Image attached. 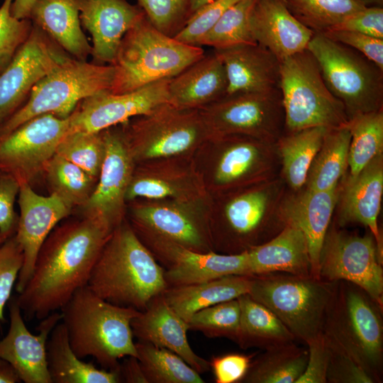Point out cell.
I'll return each mask as SVG.
<instances>
[{"label":"cell","instance_id":"cell-1","mask_svg":"<svg viewBox=\"0 0 383 383\" xmlns=\"http://www.w3.org/2000/svg\"><path fill=\"white\" fill-rule=\"evenodd\" d=\"M111 233L90 218L78 216L57 224L40 247L32 274L16 296L24 318L43 319L86 286Z\"/></svg>","mask_w":383,"mask_h":383},{"label":"cell","instance_id":"cell-2","mask_svg":"<svg viewBox=\"0 0 383 383\" xmlns=\"http://www.w3.org/2000/svg\"><path fill=\"white\" fill-rule=\"evenodd\" d=\"M87 285L111 304L140 311L168 287L163 267L133 228L123 222L106 241Z\"/></svg>","mask_w":383,"mask_h":383},{"label":"cell","instance_id":"cell-3","mask_svg":"<svg viewBox=\"0 0 383 383\" xmlns=\"http://www.w3.org/2000/svg\"><path fill=\"white\" fill-rule=\"evenodd\" d=\"M60 310L71 348L78 357L91 356L104 369L114 370L121 358L138 357L131 321L140 311L111 304L87 285Z\"/></svg>","mask_w":383,"mask_h":383},{"label":"cell","instance_id":"cell-4","mask_svg":"<svg viewBox=\"0 0 383 383\" xmlns=\"http://www.w3.org/2000/svg\"><path fill=\"white\" fill-rule=\"evenodd\" d=\"M204 55L201 47L162 33L144 15L121 42L113 64L116 72L111 92L126 93L172 78Z\"/></svg>","mask_w":383,"mask_h":383},{"label":"cell","instance_id":"cell-5","mask_svg":"<svg viewBox=\"0 0 383 383\" xmlns=\"http://www.w3.org/2000/svg\"><path fill=\"white\" fill-rule=\"evenodd\" d=\"M322 333L375 381L382 379V306L353 283L336 281Z\"/></svg>","mask_w":383,"mask_h":383},{"label":"cell","instance_id":"cell-6","mask_svg":"<svg viewBox=\"0 0 383 383\" xmlns=\"http://www.w3.org/2000/svg\"><path fill=\"white\" fill-rule=\"evenodd\" d=\"M335 283L312 275L269 273L252 276L248 294L306 344L322 333Z\"/></svg>","mask_w":383,"mask_h":383},{"label":"cell","instance_id":"cell-7","mask_svg":"<svg viewBox=\"0 0 383 383\" xmlns=\"http://www.w3.org/2000/svg\"><path fill=\"white\" fill-rule=\"evenodd\" d=\"M116 69L69 57L44 77L33 89L26 102L0 126V138L26 121L51 113L68 118L87 97L110 91Z\"/></svg>","mask_w":383,"mask_h":383},{"label":"cell","instance_id":"cell-8","mask_svg":"<svg viewBox=\"0 0 383 383\" xmlns=\"http://www.w3.org/2000/svg\"><path fill=\"white\" fill-rule=\"evenodd\" d=\"M279 89L284 112V132L347 126L349 118L343 104L328 88L307 49L280 61Z\"/></svg>","mask_w":383,"mask_h":383},{"label":"cell","instance_id":"cell-9","mask_svg":"<svg viewBox=\"0 0 383 383\" xmlns=\"http://www.w3.org/2000/svg\"><path fill=\"white\" fill-rule=\"evenodd\" d=\"M331 92L343 104L349 119L383 109L382 72L362 54L315 33L307 48Z\"/></svg>","mask_w":383,"mask_h":383},{"label":"cell","instance_id":"cell-10","mask_svg":"<svg viewBox=\"0 0 383 383\" xmlns=\"http://www.w3.org/2000/svg\"><path fill=\"white\" fill-rule=\"evenodd\" d=\"M287 189L279 175L230 196L223 209V254L248 251L284 228L282 202Z\"/></svg>","mask_w":383,"mask_h":383},{"label":"cell","instance_id":"cell-11","mask_svg":"<svg viewBox=\"0 0 383 383\" xmlns=\"http://www.w3.org/2000/svg\"><path fill=\"white\" fill-rule=\"evenodd\" d=\"M382 261L383 252L370 231L362 235L332 222L321 247L318 275L353 283L383 306Z\"/></svg>","mask_w":383,"mask_h":383},{"label":"cell","instance_id":"cell-12","mask_svg":"<svg viewBox=\"0 0 383 383\" xmlns=\"http://www.w3.org/2000/svg\"><path fill=\"white\" fill-rule=\"evenodd\" d=\"M200 111L216 136L244 135L276 143L284 131V112L279 89L267 92L225 95Z\"/></svg>","mask_w":383,"mask_h":383},{"label":"cell","instance_id":"cell-13","mask_svg":"<svg viewBox=\"0 0 383 383\" xmlns=\"http://www.w3.org/2000/svg\"><path fill=\"white\" fill-rule=\"evenodd\" d=\"M186 110L167 103L138 121L122 123L133 159L176 155L210 133L200 111Z\"/></svg>","mask_w":383,"mask_h":383},{"label":"cell","instance_id":"cell-14","mask_svg":"<svg viewBox=\"0 0 383 383\" xmlns=\"http://www.w3.org/2000/svg\"><path fill=\"white\" fill-rule=\"evenodd\" d=\"M69 131V117L45 113L26 121L0 138V170L15 177L20 184H31L43 174Z\"/></svg>","mask_w":383,"mask_h":383},{"label":"cell","instance_id":"cell-15","mask_svg":"<svg viewBox=\"0 0 383 383\" xmlns=\"http://www.w3.org/2000/svg\"><path fill=\"white\" fill-rule=\"evenodd\" d=\"M69 57L33 24L28 39L0 74V126L26 102L35 85Z\"/></svg>","mask_w":383,"mask_h":383},{"label":"cell","instance_id":"cell-16","mask_svg":"<svg viewBox=\"0 0 383 383\" xmlns=\"http://www.w3.org/2000/svg\"><path fill=\"white\" fill-rule=\"evenodd\" d=\"M106 151L95 189L78 208V216L95 219L110 232L122 223L126 192L133 176V155L123 130L102 131Z\"/></svg>","mask_w":383,"mask_h":383},{"label":"cell","instance_id":"cell-17","mask_svg":"<svg viewBox=\"0 0 383 383\" xmlns=\"http://www.w3.org/2000/svg\"><path fill=\"white\" fill-rule=\"evenodd\" d=\"M170 79L159 80L126 93L104 91L85 98L69 116L70 131L99 133L131 118L150 113L169 103Z\"/></svg>","mask_w":383,"mask_h":383},{"label":"cell","instance_id":"cell-18","mask_svg":"<svg viewBox=\"0 0 383 383\" xmlns=\"http://www.w3.org/2000/svg\"><path fill=\"white\" fill-rule=\"evenodd\" d=\"M148 233V232H146ZM152 247L163 263L169 287L188 285L228 275L250 276L248 251L238 254L201 252L154 235Z\"/></svg>","mask_w":383,"mask_h":383},{"label":"cell","instance_id":"cell-19","mask_svg":"<svg viewBox=\"0 0 383 383\" xmlns=\"http://www.w3.org/2000/svg\"><path fill=\"white\" fill-rule=\"evenodd\" d=\"M18 204L20 214L15 237L24 257L16 283V290L20 293L32 274L38 253L45 240L73 209L55 194H38L31 184L26 182L20 184Z\"/></svg>","mask_w":383,"mask_h":383},{"label":"cell","instance_id":"cell-20","mask_svg":"<svg viewBox=\"0 0 383 383\" xmlns=\"http://www.w3.org/2000/svg\"><path fill=\"white\" fill-rule=\"evenodd\" d=\"M10 326L0 340V358L8 362L25 383H52L48 368L46 345L54 327L62 319L52 312L41 320L38 335L27 328L16 296L9 302Z\"/></svg>","mask_w":383,"mask_h":383},{"label":"cell","instance_id":"cell-21","mask_svg":"<svg viewBox=\"0 0 383 383\" xmlns=\"http://www.w3.org/2000/svg\"><path fill=\"white\" fill-rule=\"evenodd\" d=\"M382 194L383 153L374 157L357 175L350 176L347 172L340 179L333 221L341 228L357 223L367 227L382 252V237L377 221Z\"/></svg>","mask_w":383,"mask_h":383},{"label":"cell","instance_id":"cell-22","mask_svg":"<svg viewBox=\"0 0 383 383\" xmlns=\"http://www.w3.org/2000/svg\"><path fill=\"white\" fill-rule=\"evenodd\" d=\"M225 140L215 170L223 187L258 183L279 175L280 157L276 143L244 135H221Z\"/></svg>","mask_w":383,"mask_h":383},{"label":"cell","instance_id":"cell-23","mask_svg":"<svg viewBox=\"0 0 383 383\" xmlns=\"http://www.w3.org/2000/svg\"><path fill=\"white\" fill-rule=\"evenodd\" d=\"M79 18L92 38L94 63L113 65L121 42L145 13L126 0H79Z\"/></svg>","mask_w":383,"mask_h":383},{"label":"cell","instance_id":"cell-24","mask_svg":"<svg viewBox=\"0 0 383 383\" xmlns=\"http://www.w3.org/2000/svg\"><path fill=\"white\" fill-rule=\"evenodd\" d=\"M339 184L328 190H313L304 185L287 189L282 212L287 223L297 226L309 244L311 275L319 277V257L325 235L332 222L338 200Z\"/></svg>","mask_w":383,"mask_h":383},{"label":"cell","instance_id":"cell-25","mask_svg":"<svg viewBox=\"0 0 383 383\" xmlns=\"http://www.w3.org/2000/svg\"><path fill=\"white\" fill-rule=\"evenodd\" d=\"M131 328L139 341L174 352L199 374L211 369L210 362L192 349L187 335L188 323L168 305L162 294L154 297L133 319Z\"/></svg>","mask_w":383,"mask_h":383},{"label":"cell","instance_id":"cell-26","mask_svg":"<svg viewBox=\"0 0 383 383\" xmlns=\"http://www.w3.org/2000/svg\"><path fill=\"white\" fill-rule=\"evenodd\" d=\"M250 27L255 43L279 61L306 50L315 33L289 12L282 0H257Z\"/></svg>","mask_w":383,"mask_h":383},{"label":"cell","instance_id":"cell-27","mask_svg":"<svg viewBox=\"0 0 383 383\" xmlns=\"http://www.w3.org/2000/svg\"><path fill=\"white\" fill-rule=\"evenodd\" d=\"M227 75L226 95L267 92L279 89L280 61L260 44H240L216 49Z\"/></svg>","mask_w":383,"mask_h":383},{"label":"cell","instance_id":"cell-28","mask_svg":"<svg viewBox=\"0 0 383 383\" xmlns=\"http://www.w3.org/2000/svg\"><path fill=\"white\" fill-rule=\"evenodd\" d=\"M227 87L224 65L213 52L170 78L169 104L179 109H194L221 99L226 94Z\"/></svg>","mask_w":383,"mask_h":383},{"label":"cell","instance_id":"cell-29","mask_svg":"<svg viewBox=\"0 0 383 383\" xmlns=\"http://www.w3.org/2000/svg\"><path fill=\"white\" fill-rule=\"evenodd\" d=\"M248 253L250 276L269 273L311 275L308 241L293 224L287 223L278 234Z\"/></svg>","mask_w":383,"mask_h":383},{"label":"cell","instance_id":"cell-30","mask_svg":"<svg viewBox=\"0 0 383 383\" xmlns=\"http://www.w3.org/2000/svg\"><path fill=\"white\" fill-rule=\"evenodd\" d=\"M29 18L72 57L86 61L91 45L82 31L79 0H37Z\"/></svg>","mask_w":383,"mask_h":383},{"label":"cell","instance_id":"cell-31","mask_svg":"<svg viewBox=\"0 0 383 383\" xmlns=\"http://www.w3.org/2000/svg\"><path fill=\"white\" fill-rule=\"evenodd\" d=\"M252 276L228 275L209 281L169 287L162 293L168 305L184 321L204 308L248 294Z\"/></svg>","mask_w":383,"mask_h":383},{"label":"cell","instance_id":"cell-32","mask_svg":"<svg viewBox=\"0 0 383 383\" xmlns=\"http://www.w3.org/2000/svg\"><path fill=\"white\" fill-rule=\"evenodd\" d=\"M138 228L201 252L211 250L200 223L187 213L165 206H140L133 210Z\"/></svg>","mask_w":383,"mask_h":383},{"label":"cell","instance_id":"cell-33","mask_svg":"<svg viewBox=\"0 0 383 383\" xmlns=\"http://www.w3.org/2000/svg\"><path fill=\"white\" fill-rule=\"evenodd\" d=\"M48 372L52 383H119L118 368L99 369L78 357L71 348L62 322L52 329L46 345Z\"/></svg>","mask_w":383,"mask_h":383},{"label":"cell","instance_id":"cell-34","mask_svg":"<svg viewBox=\"0 0 383 383\" xmlns=\"http://www.w3.org/2000/svg\"><path fill=\"white\" fill-rule=\"evenodd\" d=\"M238 300L240 317L235 342L240 348L265 350L296 340L271 310L254 300L248 294L239 296Z\"/></svg>","mask_w":383,"mask_h":383},{"label":"cell","instance_id":"cell-35","mask_svg":"<svg viewBox=\"0 0 383 383\" xmlns=\"http://www.w3.org/2000/svg\"><path fill=\"white\" fill-rule=\"evenodd\" d=\"M328 128L311 127L284 132L276 142L280 157L279 176L289 190L305 184L310 165L321 148Z\"/></svg>","mask_w":383,"mask_h":383},{"label":"cell","instance_id":"cell-36","mask_svg":"<svg viewBox=\"0 0 383 383\" xmlns=\"http://www.w3.org/2000/svg\"><path fill=\"white\" fill-rule=\"evenodd\" d=\"M255 355L241 383H295L304 372L309 352L292 341Z\"/></svg>","mask_w":383,"mask_h":383},{"label":"cell","instance_id":"cell-37","mask_svg":"<svg viewBox=\"0 0 383 383\" xmlns=\"http://www.w3.org/2000/svg\"><path fill=\"white\" fill-rule=\"evenodd\" d=\"M350 133L343 126L328 129L309 169L304 186L328 190L338 186L348 170Z\"/></svg>","mask_w":383,"mask_h":383},{"label":"cell","instance_id":"cell-38","mask_svg":"<svg viewBox=\"0 0 383 383\" xmlns=\"http://www.w3.org/2000/svg\"><path fill=\"white\" fill-rule=\"evenodd\" d=\"M43 174L50 194L57 196L72 209L81 207L89 200L98 180L57 154L48 161Z\"/></svg>","mask_w":383,"mask_h":383},{"label":"cell","instance_id":"cell-39","mask_svg":"<svg viewBox=\"0 0 383 383\" xmlns=\"http://www.w3.org/2000/svg\"><path fill=\"white\" fill-rule=\"evenodd\" d=\"M135 348L148 383L204 382L200 374L174 352L139 340Z\"/></svg>","mask_w":383,"mask_h":383},{"label":"cell","instance_id":"cell-40","mask_svg":"<svg viewBox=\"0 0 383 383\" xmlns=\"http://www.w3.org/2000/svg\"><path fill=\"white\" fill-rule=\"evenodd\" d=\"M348 174L357 175L374 157L383 153V109L351 117Z\"/></svg>","mask_w":383,"mask_h":383},{"label":"cell","instance_id":"cell-41","mask_svg":"<svg viewBox=\"0 0 383 383\" xmlns=\"http://www.w3.org/2000/svg\"><path fill=\"white\" fill-rule=\"evenodd\" d=\"M289 12L314 33L333 29L365 8L357 0H282Z\"/></svg>","mask_w":383,"mask_h":383},{"label":"cell","instance_id":"cell-42","mask_svg":"<svg viewBox=\"0 0 383 383\" xmlns=\"http://www.w3.org/2000/svg\"><path fill=\"white\" fill-rule=\"evenodd\" d=\"M256 1L240 0L230 6L201 38L198 46H211L216 50L255 43L251 31L250 17Z\"/></svg>","mask_w":383,"mask_h":383},{"label":"cell","instance_id":"cell-43","mask_svg":"<svg viewBox=\"0 0 383 383\" xmlns=\"http://www.w3.org/2000/svg\"><path fill=\"white\" fill-rule=\"evenodd\" d=\"M105 151L102 131L87 133L69 131L58 144L55 154L98 179Z\"/></svg>","mask_w":383,"mask_h":383},{"label":"cell","instance_id":"cell-44","mask_svg":"<svg viewBox=\"0 0 383 383\" xmlns=\"http://www.w3.org/2000/svg\"><path fill=\"white\" fill-rule=\"evenodd\" d=\"M240 308L237 299L221 302L194 313L188 321L189 330L209 338H227L235 341L240 325Z\"/></svg>","mask_w":383,"mask_h":383},{"label":"cell","instance_id":"cell-45","mask_svg":"<svg viewBox=\"0 0 383 383\" xmlns=\"http://www.w3.org/2000/svg\"><path fill=\"white\" fill-rule=\"evenodd\" d=\"M13 1L4 0L0 6V74L26 41L33 26L30 18L19 19L11 14Z\"/></svg>","mask_w":383,"mask_h":383},{"label":"cell","instance_id":"cell-46","mask_svg":"<svg viewBox=\"0 0 383 383\" xmlns=\"http://www.w3.org/2000/svg\"><path fill=\"white\" fill-rule=\"evenodd\" d=\"M150 23L173 37L189 17L191 0H137Z\"/></svg>","mask_w":383,"mask_h":383},{"label":"cell","instance_id":"cell-47","mask_svg":"<svg viewBox=\"0 0 383 383\" xmlns=\"http://www.w3.org/2000/svg\"><path fill=\"white\" fill-rule=\"evenodd\" d=\"M240 0H214L199 8L173 36L176 40L198 46L201 38L216 23L224 12Z\"/></svg>","mask_w":383,"mask_h":383},{"label":"cell","instance_id":"cell-48","mask_svg":"<svg viewBox=\"0 0 383 383\" xmlns=\"http://www.w3.org/2000/svg\"><path fill=\"white\" fill-rule=\"evenodd\" d=\"M23 252L15 235L0 245V321L23 265Z\"/></svg>","mask_w":383,"mask_h":383},{"label":"cell","instance_id":"cell-49","mask_svg":"<svg viewBox=\"0 0 383 383\" xmlns=\"http://www.w3.org/2000/svg\"><path fill=\"white\" fill-rule=\"evenodd\" d=\"M326 339L329 350L326 383H375L374 379L355 360Z\"/></svg>","mask_w":383,"mask_h":383},{"label":"cell","instance_id":"cell-50","mask_svg":"<svg viewBox=\"0 0 383 383\" xmlns=\"http://www.w3.org/2000/svg\"><path fill=\"white\" fill-rule=\"evenodd\" d=\"M20 189V182L13 175L0 170V237L4 241L14 235L18 215L14 204Z\"/></svg>","mask_w":383,"mask_h":383},{"label":"cell","instance_id":"cell-51","mask_svg":"<svg viewBox=\"0 0 383 383\" xmlns=\"http://www.w3.org/2000/svg\"><path fill=\"white\" fill-rule=\"evenodd\" d=\"M322 33L333 40L358 51L383 71V39L345 30H330Z\"/></svg>","mask_w":383,"mask_h":383},{"label":"cell","instance_id":"cell-52","mask_svg":"<svg viewBox=\"0 0 383 383\" xmlns=\"http://www.w3.org/2000/svg\"><path fill=\"white\" fill-rule=\"evenodd\" d=\"M256 354L228 353L213 357L210 361L216 383H238L246 374Z\"/></svg>","mask_w":383,"mask_h":383},{"label":"cell","instance_id":"cell-53","mask_svg":"<svg viewBox=\"0 0 383 383\" xmlns=\"http://www.w3.org/2000/svg\"><path fill=\"white\" fill-rule=\"evenodd\" d=\"M306 345L309 352L306 366L295 383H326L329 350L325 336L321 333Z\"/></svg>","mask_w":383,"mask_h":383},{"label":"cell","instance_id":"cell-54","mask_svg":"<svg viewBox=\"0 0 383 383\" xmlns=\"http://www.w3.org/2000/svg\"><path fill=\"white\" fill-rule=\"evenodd\" d=\"M331 30L355 31L383 39V9L377 6L365 7L353 13Z\"/></svg>","mask_w":383,"mask_h":383},{"label":"cell","instance_id":"cell-55","mask_svg":"<svg viewBox=\"0 0 383 383\" xmlns=\"http://www.w3.org/2000/svg\"><path fill=\"white\" fill-rule=\"evenodd\" d=\"M176 194V189L168 182L155 178L137 177L131 179L126 192V200L136 197L162 199Z\"/></svg>","mask_w":383,"mask_h":383},{"label":"cell","instance_id":"cell-56","mask_svg":"<svg viewBox=\"0 0 383 383\" xmlns=\"http://www.w3.org/2000/svg\"><path fill=\"white\" fill-rule=\"evenodd\" d=\"M118 373L121 382L148 383L137 357L128 356L119 363Z\"/></svg>","mask_w":383,"mask_h":383},{"label":"cell","instance_id":"cell-57","mask_svg":"<svg viewBox=\"0 0 383 383\" xmlns=\"http://www.w3.org/2000/svg\"><path fill=\"white\" fill-rule=\"evenodd\" d=\"M37 0H13L11 14L19 19L29 18L31 9Z\"/></svg>","mask_w":383,"mask_h":383},{"label":"cell","instance_id":"cell-58","mask_svg":"<svg viewBox=\"0 0 383 383\" xmlns=\"http://www.w3.org/2000/svg\"><path fill=\"white\" fill-rule=\"evenodd\" d=\"M14 368L6 361L0 358V383L21 382Z\"/></svg>","mask_w":383,"mask_h":383},{"label":"cell","instance_id":"cell-59","mask_svg":"<svg viewBox=\"0 0 383 383\" xmlns=\"http://www.w3.org/2000/svg\"><path fill=\"white\" fill-rule=\"evenodd\" d=\"M214 0H191L189 16L202 6Z\"/></svg>","mask_w":383,"mask_h":383},{"label":"cell","instance_id":"cell-60","mask_svg":"<svg viewBox=\"0 0 383 383\" xmlns=\"http://www.w3.org/2000/svg\"><path fill=\"white\" fill-rule=\"evenodd\" d=\"M365 7H382L383 0H357Z\"/></svg>","mask_w":383,"mask_h":383},{"label":"cell","instance_id":"cell-61","mask_svg":"<svg viewBox=\"0 0 383 383\" xmlns=\"http://www.w3.org/2000/svg\"><path fill=\"white\" fill-rule=\"evenodd\" d=\"M4 241L2 240V238L0 237V245L2 244Z\"/></svg>","mask_w":383,"mask_h":383}]
</instances>
